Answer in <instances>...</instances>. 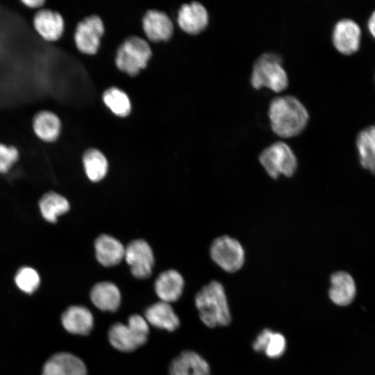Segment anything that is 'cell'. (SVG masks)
Wrapping results in <instances>:
<instances>
[{"label":"cell","mask_w":375,"mask_h":375,"mask_svg":"<svg viewBox=\"0 0 375 375\" xmlns=\"http://www.w3.org/2000/svg\"><path fill=\"white\" fill-rule=\"evenodd\" d=\"M268 115L272 131L281 138H292L300 134L309 119V114L304 105L291 95L272 99Z\"/></svg>","instance_id":"6da1fadb"},{"label":"cell","mask_w":375,"mask_h":375,"mask_svg":"<svg viewBox=\"0 0 375 375\" xmlns=\"http://www.w3.org/2000/svg\"><path fill=\"white\" fill-rule=\"evenodd\" d=\"M194 303L201 322L208 327L227 326L231 312L223 285L212 281L197 293Z\"/></svg>","instance_id":"7a4b0ae2"},{"label":"cell","mask_w":375,"mask_h":375,"mask_svg":"<svg viewBox=\"0 0 375 375\" xmlns=\"http://www.w3.org/2000/svg\"><path fill=\"white\" fill-rule=\"evenodd\" d=\"M149 326L144 317L133 314L126 324L117 322L108 333L110 344L117 350L131 352L144 345L149 338Z\"/></svg>","instance_id":"3957f363"},{"label":"cell","mask_w":375,"mask_h":375,"mask_svg":"<svg viewBox=\"0 0 375 375\" xmlns=\"http://www.w3.org/2000/svg\"><path fill=\"white\" fill-rule=\"evenodd\" d=\"M282 59L276 53L267 52L255 61L251 75V83L255 89L266 87L276 92L288 85V76L282 65Z\"/></svg>","instance_id":"277c9868"},{"label":"cell","mask_w":375,"mask_h":375,"mask_svg":"<svg viewBox=\"0 0 375 375\" xmlns=\"http://www.w3.org/2000/svg\"><path fill=\"white\" fill-rule=\"evenodd\" d=\"M151 56L148 42L137 36L126 40L118 48L115 62L122 72L133 76L144 69Z\"/></svg>","instance_id":"5b68a950"},{"label":"cell","mask_w":375,"mask_h":375,"mask_svg":"<svg viewBox=\"0 0 375 375\" xmlns=\"http://www.w3.org/2000/svg\"><path fill=\"white\" fill-rule=\"evenodd\" d=\"M259 161L273 178L281 174L292 176L297 167V160L292 149L283 142H276L265 149Z\"/></svg>","instance_id":"8992f818"},{"label":"cell","mask_w":375,"mask_h":375,"mask_svg":"<svg viewBox=\"0 0 375 375\" xmlns=\"http://www.w3.org/2000/svg\"><path fill=\"white\" fill-rule=\"evenodd\" d=\"M210 256L212 260L227 272H235L244 265V250L235 238L228 235L217 238L210 247Z\"/></svg>","instance_id":"52a82bcc"},{"label":"cell","mask_w":375,"mask_h":375,"mask_svg":"<svg viewBox=\"0 0 375 375\" xmlns=\"http://www.w3.org/2000/svg\"><path fill=\"white\" fill-rule=\"evenodd\" d=\"M103 32V23L99 17H86L76 27L74 35L75 45L83 53L94 54L99 48Z\"/></svg>","instance_id":"ba28073f"},{"label":"cell","mask_w":375,"mask_h":375,"mask_svg":"<svg viewBox=\"0 0 375 375\" xmlns=\"http://www.w3.org/2000/svg\"><path fill=\"white\" fill-rule=\"evenodd\" d=\"M124 258L135 278H147L151 274L153 253L146 241L135 240L130 242L125 248Z\"/></svg>","instance_id":"9c48e42d"},{"label":"cell","mask_w":375,"mask_h":375,"mask_svg":"<svg viewBox=\"0 0 375 375\" xmlns=\"http://www.w3.org/2000/svg\"><path fill=\"white\" fill-rule=\"evenodd\" d=\"M361 40L362 30L356 21L343 18L335 23L332 33V41L334 47L340 53H355L360 49Z\"/></svg>","instance_id":"30bf717a"},{"label":"cell","mask_w":375,"mask_h":375,"mask_svg":"<svg viewBox=\"0 0 375 375\" xmlns=\"http://www.w3.org/2000/svg\"><path fill=\"white\" fill-rule=\"evenodd\" d=\"M33 28L44 40L56 42L60 39L65 31V21L60 13L42 8L34 14Z\"/></svg>","instance_id":"8fae6325"},{"label":"cell","mask_w":375,"mask_h":375,"mask_svg":"<svg viewBox=\"0 0 375 375\" xmlns=\"http://www.w3.org/2000/svg\"><path fill=\"white\" fill-rule=\"evenodd\" d=\"M42 375H88L84 362L75 355L60 352L44 364Z\"/></svg>","instance_id":"7c38bea8"},{"label":"cell","mask_w":375,"mask_h":375,"mask_svg":"<svg viewBox=\"0 0 375 375\" xmlns=\"http://www.w3.org/2000/svg\"><path fill=\"white\" fill-rule=\"evenodd\" d=\"M177 21L183 31L190 34H197L207 26L208 13L201 3L193 1L185 3L180 8Z\"/></svg>","instance_id":"4fadbf2b"},{"label":"cell","mask_w":375,"mask_h":375,"mask_svg":"<svg viewBox=\"0 0 375 375\" xmlns=\"http://www.w3.org/2000/svg\"><path fill=\"white\" fill-rule=\"evenodd\" d=\"M208 362L197 353L184 351L172 361L169 375H210Z\"/></svg>","instance_id":"5bb4252c"},{"label":"cell","mask_w":375,"mask_h":375,"mask_svg":"<svg viewBox=\"0 0 375 375\" xmlns=\"http://www.w3.org/2000/svg\"><path fill=\"white\" fill-rule=\"evenodd\" d=\"M31 124L35 135L44 142H55L61 133V120L58 115L51 110H38L33 115Z\"/></svg>","instance_id":"9a60e30c"},{"label":"cell","mask_w":375,"mask_h":375,"mask_svg":"<svg viewBox=\"0 0 375 375\" xmlns=\"http://www.w3.org/2000/svg\"><path fill=\"white\" fill-rule=\"evenodd\" d=\"M328 296L333 303L344 306L351 303L356 294V285L350 274L344 271L336 272L331 276Z\"/></svg>","instance_id":"2e32d148"},{"label":"cell","mask_w":375,"mask_h":375,"mask_svg":"<svg viewBox=\"0 0 375 375\" xmlns=\"http://www.w3.org/2000/svg\"><path fill=\"white\" fill-rule=\"evenodd\" d=\"M61 322L67 332L75 335H88L94 326V317L91 311L83 306L69 307L62 313Z\"/></svg>","instance_id":"e0dca14e"},{"label":"cell","mask_w":375,"mask_h":375,"mask_svg":"<svg viewBox=\"0 0 375 375\" xmlns=\"http://www.w3.org/2000/svg\"><path fill=\"white\" fill-rule=\"evenodd\" d=\"M142 26L147 38L154 42L169 39L174 31V25L169 16L157 10H150L145 13Z\"/></svg>","instance_id":"ac0fdd59"},{"label":"cell","mask_w":375,"mask_h":375,"mask_svg":"<svg viewBox=\"0 0 375 375\" xmlns=\"http://www.w3.org/2000/svg\"><path fill=\"white\" fill-rule=\"evenodd\" d=\"M184 280L181 274L169 269L162 272L155 281V292L160 301L169 303L176 301L182 295Z\"/></svg>","instance_id":"d6986e66"},{"label":"cell","mask_w":375,"mask_h":375,"mask_svg":"<svg viewBox=\"0 0 375 375\" xmlns=\"http://www.w3.org/2000/svg\"><path fill=\"white\" fill-rule=\"evenodd\" d=\"M144 317L149 325L168 331H175L180 325L179 318L171 304L162 301L149 306Z\"/></svg>","instance_id":"ffe728a7"},{"label":"cell","mask_w":375,"mask_h":375,"mask_svg":"<svg viewBox=\"0 0 375 375\" xmlns=\"http://www.w3.org/2000/svg\"><path fill=\"white\" fill-rule=\"evenodd\" d=\"M94 248L97 259L103 266H115L124 258L125 247L110 235H99L95 240Z\"/></svg>","instance_id":"44dd1931"},{"label":"cell","mask_w":375,"mask_h":375,"mask_svg":"<svg viewBox=\"0 0 375 375\" xmlns=\"http://www.w3.org/2000/svg\"><path fill=\"white\" fill-rule=\"evenodd\" d=\"M92 303L102 311L115 312L121 304V293L116 285L111 282L95 284L90 291Z\"/></svg>","instance_id":"7402d4cb"},{"label":"cell","mask_w":375,"mask_h":375,"mask_svg":"<svg viewBox=\"0 0 375 375\" xmlns=\"http://www.w3.org/2000/svg\"><path fill=\"white\" fill-rule=\"evenodd\" d=\"M356 145L361 166L375 175V124L358 133Z\"/></svg>","instance_id":"603a6c76"},{"label":"cell","mask_w":375,"mask_h":375,"mask_svg":"<svg viewBox=\"0 0 375 375\" xmlns=\"http://www.w3.org/2000/svg\"><path fill=\"white\" fill-rule=\"evenodd\" d=\"M39 207L43 218L49 222L55 223L58 216L69 210V203L62 195L49 192L41 198Z\"/></svg>","instance_id":"cb8c5ba5"},{"label":"cell","mask_w":375,"mask_h":375,"mask_svg":"<svg viewBox=\"0 0 375 375\" xmlns=\"http://www.w3.org/2000/svg\"><path fill=\"white\" fill-rule=\"evenodd\" d=\"M83 163L88 178L92 182L101 181L106 175L108 161L98 149H90L83 156Z\"/></svg>","instance_id":"d4e9b609"},{"label":"cell","mask_w":375,"mask_h":375,"mask_svg":"<svg viewBox=\"0 0 375 375\" xmlns=\"http://www.w3.org/2000/svg\"><path fill=\"white\" fill-rule=\"evenodd\" d=\"M106 106L116 115L127 116L131 110V103L128 95L117 87L107 89L103 94Z\"/></svg>","instance_id":"484cf974"},{"label":"cell","mask_w":375,"mask_h":375,"mask_svg":"<svg viewBox=\"0 0 375 375\" xmlns=\"http://www.w3.org/2000/svg\"><path fill=\"white\" fill-rule=\"evenodd\" d=\"M17 286L26 293H33L40 285V276L33 268L22 267L18 270L15 277Z\"/></svg>","instance_id":"4316f807"},{"label":"cell","mask_w":375,"mask_h":375,"mask_svg":"<svg viewBox=\"0 0 375 375\" xmlns=\"http://www.w3.org/2000/svg\"><path fill=\"white\" fill-rule=\"evenodd\" d=\"M285 349L286 340L283 335L273 331L268 339L264 353L270 358H278L284 353Z\"/></svg>","instance_id":"83f0119b"},{"label":"cell","mask_w":375,"mask_h":375,"mask_svg":"<svg viewBox=\"0 0 375 375\" xmlns=\"http://www.w3.org/2000/svg\"><path fill=\"white\" fill-rule=\"evenodd\" d=\"M18 149L0 142V173L7 172L19 158Z\"/></svg>","instance_id":"f1b7e54d"},{"label":"cell","mask_w":375,"mask_h":375,"mask_svg":"<svg viewBox=\"0 0 375 375\" xmlns=\"http://www.w3.org/2000/svg\"><path fill=\"white\" fill-rule=\"evenodd\" d=\"M272 332V330L265 328L259 333L252 344V347L255 351L264 352L268 339Z\"/></svg>","instance_id":"f546056e"},{"label":"cell","mask_w":375,"mask_h":375,"mask_svg":"<svg viewBox=\"0 0 375 375\" xmlns=\"http://www.w3.org/2000/svg\"><path fill=\"white\" fill-rule=\"evenodd\" d=\"M21 3L30 9L40 10L43 8L45 1L42 0H23Z\"/></svg>","instance_id":"4dcf8cb0"},{"label":"cell","mask_w":375,"mask_h":375,"mask_svg":"<svg viewBox=\"0 0 375 375\" xmlns=\"http://www.w3.org/2000/svg\"><path fill=\"white\" fill-rule=\"evenodd\" d=\"M367 26L369 34L375 39V10L370 15Z\"/></svg>","instance_id":"1f68e13d"}]
</instances>
